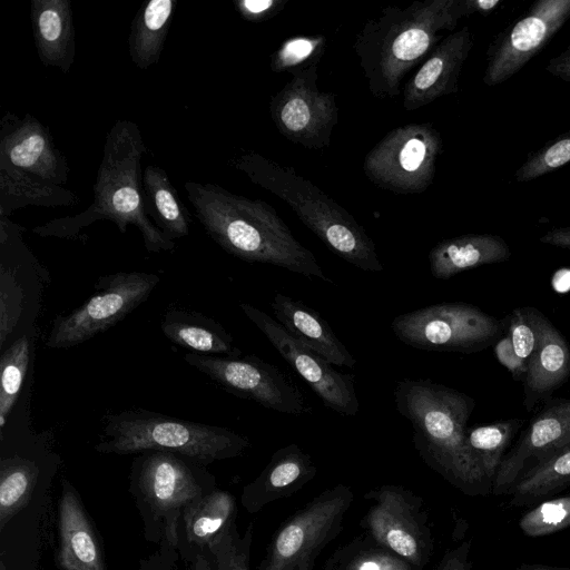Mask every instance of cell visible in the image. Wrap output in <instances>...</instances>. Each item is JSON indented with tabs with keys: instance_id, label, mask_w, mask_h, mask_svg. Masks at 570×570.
<instances>
[{
	"instance_id": "74e56055",
	"label": "cell",
	"mask_w": 570,
	"mask_h": 570,
	"mask_svg": "<svg viewBox=\"0 0 570 570\" xmlns=\"http://www.w3.org/2000/svg\"><path fill=\"white\" fill-rule=\"evenodd\" d=\"M539 314L517 312L511 321L510 331L497 346L499 360L511 371L527 370L539 337Z\"/></svg>"
},
{
	"instance_id": "7bdbcfd3",
	"label": "cell",
	"mask_w": 570,
	"mask_h": 570,
	"mask_svg": "<svg viewBox=\"0 0 570 570\" xmlns=\"http://www.w3.org/2000/svg\"><path fill=\"white\" fill-rule=\"evenodd\" d=\"M179 559L176 548L168 544H160V548L140 561L138 570H179L177 561Z\"/></svg>"
},
{
	"instance_id": "c3c4849f",
	"label": "cell",
	"mask_w": 570,
	"mask_h": 570,
	"mask_svg": "<svg viewBox=\"0 0 570 570\" xmlns=\"http://www.w3.org/2000/svg\"><path fill=\"white\" fill-rule=\"evenodd\" d=\"M513 570H570V568L564 567H551V566H544V564H521L520 567L513 569Z\"/></svg>"
},
{
	"instance_id": "ba28073f",
	"label": "cell",
	"mask_w": 570,
	"mask_h": 570,
	"mask_svg": "<svg viewBox=\"0 0 570 570\" xmlns=\"http://www.w3.org/2000/svg\"><path fill=\"white\" fill-rule=\"evenodd\" d=\"M353 500L352 488L342 483L314 497L275 531L258 570H313L343 530Z\"/></svg>"
},
{
	"instance_id": "2e32d148",
	"label": "cell",
	"mask_w": 570,
	"mask_h": 570,
	"mask_svg": "<svg viewBox=\"0 0 570 570\" xmlns=\"http://www.w3.org/2000/svg\"><path fill=\"white\" fill-rule=\"evenodd\" d=\"M570 19V0H539L514 23L493 38L482 77L498 86L518 73Z\"/></svg>"
},
{
	"instance_id": "7dc6e473",
	"label": "cell",
	"mask_w": 570,
	"mask_h": 570,
	"mask_svg": "<svg viewBox=\"0 0 570 570\" xmlns=\"http://www.w3.org/2000/svg\"><path fill=\"white\" fill-rule=\"evenodd\" d=\"M540 242L557 247L570 248V225L547 232L540 237Z\"/></svg>"
},
{
	"instance_id": "d590c367",
	"label": "cell",
	"mask_w": 570,
	"mask_h": 570,
	"mask_svg": "<svg viewBox=\"0 0 570 570\" xmlns=\"http://www.w3.org/2000/svg\"><path fill=\"white\" fill-rule=\"evenodd\" d=\"M31 355V338L17 337L0 358V428L3 429L22 390Z\"/></svg>"
},
{
	"instance_id": "277c9868",
	"label": "cell",
	"mask_w": 570,
	"mask_h": 570,
	"mask_svg": "<svg viewBox=\"0 0 570 570\" xmlns=\"http://www.w3.org/2000/svg\"><path fill=\"white\" fill-rule=\"evenodd\" d=\"M146 145L137 124L117 120L108 131L94 185V202L83 212L49 220L33 228L42 237L72 238L96 220L108 219L120 233L135 225L149 253L171 250L170 240L148 217L141 159Z\"/></svg>"
},
{
	"instance_id": "4316f807",
	"label": "cell",
	"mask_w": 570,
	"mask_h": 570,
	"mask_svg": "<svg viewBox=\"0 0 570 570\" xmlns=\"http://www.w3.org/2000/svg\"><path fill=\"white\" fill-rule=\"evenodd\" d=\"M161 331L169 341L189 353L240 356L230 334L214 320L197 313L171 309L164 316Z\"/></svg>"
},
{
	"instance_id": "ac0fdd59",
	"label": "cell",
	"mask_w": 570,
	"mask_h": 570,
	"mask_svg": "<svg viewBox=\"0 0 570 570\" xmlns=\"http://www.w3.org/2000/svg\"><path fill=\"white\" fill-rule=\"evenodd\" d=\"M570 444V401L540 413L504 455L492 482L494 494L510 493L522 473Z\"/></svg>"
},
{
	"instance_id": "f1b7e54d",
	"label": "cell",
	"mask_w": 570,
	"mask_h": 570,
	"mask_svg": "<svg viewBox=\"0 0 570 570\" xmlns=\"http://www.w3.org/2000/svg\"><path fill=\"white\" fill-rule=\"evenodd\" d=\"M176 4V0H149L134 17L129 56L139 69L146 70L159 61Z\"/></svg>"
},
{
	"instance_id": "7a4b0ae2",
	"label": "cell",
	"mask_w": 570,
	"mask_h": 570,
	"mask_svg": "<svg viewBox=\"0 0 570 570\" xmlns=\"http://www.w3.org/2000/svg\"><path fill=\"white\" fill-rule=\"evenodd\" d=\"M464 18L460 0L414 1L387 6L356 35L353 50L373 97L395 98L404 76L421 65Z\"/></svg>"
},
{
	"instance_id": "484cf974",
	"label": "cell",
	"mask_w": 570,
	"mask_h": 570,
	"mask_svg": "<svg viewBox=\"0 0 570 570\" xmlns=\"http://www.w3.org/2000/svg\"><path fill=\"white\" fill-rule=\"evenodd\" d=\"M511 255L505 240L492 234H466L443 239L429 253L430 271L438 279H449L464 271L499 263Z\"/></svg>"
},
{
	"instance_id": "60d3db41",
	"label": "cell",
	"mask_w": 570,
	"mask_h": 570,
	"mask_svg": "<svg viewBox=\"0 0 570 570\" xmlns=\"http://www.w3.org/2000/svg\"><path fill=\"white\" fill-rule=\"evenodd\" d=\"M570 163V129L542 148L531 153L519 167L514 177L525 183L547 175Z\"/></svg>"
},
{
	"instance_id": "f546056e",
	"label": "cell",
	"mask_w": 570,
	"mask_h": 570,
	"mask_svg": "<svg viewBox=\"0 0 570 570\" xmlns=\"http://www.w3.org/2000/svg\"><path fill=\"white\" fill-rule=\"evenodd\" d=\"M146 209L154 224L174 242L187 236L190 217L178 197L167 173L158 166L148 165L142 173Z\"/></svg>"
},
{
	"instance_id": "7c38bea8",
	"label": "cell",
	"mask_w": 570,
	"mask_h": 570,
	"mask_svg": "<svg viewBox=\"0 0 570 570\" xmlns=\"http://www.w3.org/2000/svg\"><path fill=\"white\" fill-rule=\"evenodd\" d=\"M391 328L404 344L425 351L470 352L494 337L495 320L465 303H442L396 316Z\"/></svg>"
},
{
	"instance_id": "f6af8a7d",
	"label": "cell",
	"mask_w": 570,
	"mask_h": 570,
	"mask_svg": "<svg viewBox=\"0 0 570 570\" xmlns=\"http://www.w3.org/2000/svg\"><path fill=\"white\" fill-rule=\"evenodd\" d=\"M544 69L550 75L570 82V45L559 55L551 58Z\"/></svg>"
},
{
	"instance_id": "603a6c76",
	"label": "cell",
	"mask_w": 570,
	"mask_h": 570,
	"mask_svg": "<svg viewBox=\"0 0 570 570\" xmlns=\"http://www.w3.org/2000/svg\"><path fill=\"white\" fill-rule=\"evenodd\" d=\"M23 228L9 217H0V350L18 330L26 304L21 279L33 255L22 240Z\"/></svg>"
},
{
	"instance_id": "d6986e66",
	"label": "cell",
	"mask_w": 570,
	"mask_h": 570,
	"mask_svg": "<svg viewBox=\"0 0 570 570\" xmlns=\"http://www.w3.org/2000/svg\"><path fill=\"white\" fill-rule=\"evenodd\" d=\"M473 47V35L468 27L448 35L406 82L403 108L406 111L428 106L434 100L459 90L462 67Z\"/></svg>"
},
{
	"instance_id": "ee69618b",
	"label": "cell",
	"mask_w": 570,
	"mask_h": 570,
	"mask_svg": "<svg viewBox=\"0 0 570 570\" xmlns=\"http://www.w3.org/2000/svg\"><path fill=\"white\" fill-rule=\"evenodd\" d=\"M471 540L463 541L459 546L448 550L435 570H470Z\"/></svg>"
},
{
	"instance_id": "5bb4252c",
	"label": "cell",
	"mask_w": 570,
	"mask_h": 570,
	"mask_svg": "<svg viewBox=\"0 0 570 570\" xmlns=\"http://www.w3.org/2000/svg\"><path fill=\"white\" fill-rule=\"evenodd\" d=\"M288 80L269 99L271 118L282 136L307 149L330 145L338 122L336 96L317 87V65L291 72Z\"/></svg>"
},
{
	"instance_id": "ffe728a7",
	"label": "cell",
	"mask_w": 570,
	"mask_h": 570,
	"mask_svg": "<svg viewBox=\"0 0 570 570\" xmlns=\"http://www.w3.org/2000/svg\"><path fill=\"white\" fill-rule=\"evenodd\" d=\"M316 473L309 454L296 443L288 444L278 449L257 478L244 487L240 503L247 512L256 513L301 491Z\"/></svg>"
},
{
	"instance_id": "6da1fadb",
	"label": "cell",
	"mask_w": 570,
	"mask_h": 570,
	"mask_svg": "<svg viewBox=\"0 0 570 570\" xmlns=\"http://www.w3.org/2000/svg\"><path fill=\"white\" fill-rule=\"evenodd\" d=\"M184 187L206 233L229 254L333 283L315 255L294 237L267 203L215 184L187 181Z\"/></svg>"
},
{
	"instance_id": "ab89813d",
	"label": "cell",
	"mask_w": 570,
	"mask_h": 570,
	"mask_svg": "<svg viewBox=\"0 0 570 570\" xmlns=\"http://www.w3.org/2000/svg\"><path fill=\"white\" fill-rule=\"evenodd\" d=\"M326 39L323 36H296L285 40L271 57V68L275 72H292L318 65L325 52Z\"/></svg>"
},
{
	"instance_id": "9a60e30c",
	"label": "cell",
	"mask_w": 570,
	"mask_h": 570,
	"mask_svg": "<svg viewBox=\"0 0 570 570\" xmlns=\"http://www.w3.org/2000/svg\"><path fill=\"white\" fill-rule=\"evenodd\" d=\"M239 307L326 407L346 416L358 413L360 403L353 375L335 370L330 362L295 338L264 311L246 303H242Z\"/></svg>"
},
{
	"instance_id": "4dcf8cb0",
	"label": "cell",
	"mask_w": 570,
	"mask_h": 570,
	"mask_svg": "<svg viewBox=\"0 0 570 570\" xmlns=\"http://www.w3.org/2000/svg\"><path fill=\"white\" fill-rule=\"evenodd\" d=\"M525 371L527 385L533 393L554 389L570 372V350L566 341L541 315L538 344Z\"/></svg>"
},
{
	"instance_id": "30bf717a",
	"label": "cell",
	"mask_w": 570,
	"mask_h": 570,
	"mask_svg": "<svg viewBox=\"0 0 570 570\" xmlns=\"http://www.w3.org/2000/svg\"><path fill=\"white\" fill-rule=\"evenodd\" d=\"M364 499L372 502L361 522L364 534L422 570L434 553L423 499L395 484L374 488Z\"/></svg>"
},
{
	"instance_id": "d6a6232c",
	"label": "cell",
	"mask_w": 570,
	"mask_h": 570,
	"mask_svg": "<svg viewBox=\"0 0 570 570\" xmlns=\"http://www.w3.org/2000/svg\"><path fill=\"white\" fill-rule=\"evenodd\" d=\"M39 476L33 460L19 455L0 461V529L29 502Z\"/></svg>"
},
{
	"instance_id": "52a82bcc",
	"label": "cell",
	"mask_w": 570,
	"mask_h": 570,
	"mask_svg": "<svg viewBox=\"0 0 570 570\" xmlns=\"http://www.w3.org/2000/svg\"><path fill=\"white\" fill-rule=\"evenodd\" d=\"M216 489L205 465L181 455L147 451L132 461L129 491L147 541L177 547L183 510Z\"/></svg>"
},
{
	"instance_id": "8992f818",
	"label": "cell",
	"mask_w": 570,
	"mask_h": 570,
	"mask_svg": "<svg viewBox=\"0 0 570 570\" xmlns=\"http://www.w3.org/2000/svg\"><path fill=\"white\" fill-rule=\"evenodd\" d=\"M104 433L107 439L96 445L100 453L164 451L205 466L214 461L239 456L249 446L246 436L232 430L146 410H129L108 416Z\"/></svg>"
},
{
	"instance_id": "8d00e7d4",
	"label": "cell",
	"mask_w": 570,
	"mask_h": 570,
	"mask_svg": "<svg viewBox=\"0 0 570 570\" xmlns=\"http://www.w3.org/2000/svg\"><path fill=\"white\" fill-rule=\"evenodd\" d=\"M520 424L515 420L500 421L466 430L468 445L491 483Z\"/></svg>"
},
{
	"instance_id": "3957f363",
	"label": "cell",
	"mask_w": 570,
	"mask_h": 570,
	"mask_svg": "<svg viewBox=\"0 0 570 570\" xmlns=\"http://www.w3.org/2000/svg\"><path fill=\"white\" fill-rule=\"evenodd\" d=\"M393 396L397 412L412 425L414 448L426 465L466 495L492 492L466 442L471 397L430 379L400 381Z\"/></svg>"
},
{
	"instance_id": "7402d4cb",
	"label": "cell",
	"mask_w": 570,
	"mask_h": 570,
	"mask_svg": "<svg viewBox=\"0 0 570 570\" xmlns=\"http://www.w3.org/2000/svg\"><path fill=\"white\" fill-rule=\"evenodd\" d=\"M236 515L235 497L217 488L183 510L176 550L186 567L205 553L226 529L236 523Z\"/></svg>"
},
{
	"instance_id": "f35d334b",
	"label": "cell",
	"mask_w": 570,
	"mask_h": 570,
	"mask_svg": "<svg viewBox=\"0 0 570 570\" xmlns=\"http://www.w3.org/2000/svg\"><path fill=\"white\" fill-rule=\"evenodd\" d=\"M519 527L528 537L549 535L570 527V493L541 501L524 513Z\"/></svg>"
},
{
	"instance_id": "d4e9b609",
	"label": "cell",
	"mask_w": 570,
	"mask_h": 570,
	"mask_svg": "<svg viewBox=\"0 0 570 570\" xmlns=\"http://www.w3.org/2000/svg\"><path fill=\"white\" fill-rule=\"evenodd\" d=\"M30 19L41 63L68 73L76 56L71 2L69 0H31Z\"/></svg>"
},
{
	"instance_id": "cb8c5ba5",
	"label": "cell",
	"mask_w": 570,
	"mask_h": 570,
	"mask_svg": "<svg viewBox=\"0 0 570 570\" xmlns=\"http://www.w3.org/2000/svg\"><path fill=\"white\" fill-rule=\"evenodd\" d=\"M271 308L288 333L332 365L352 368L356 364L355 357L317 311L279 292L275 293Z\"/></svg>"
},
{
	"instance_id": "44dd1931",
	"label": "cell",
	"mask_w": 570,
	"mask_h": 570,
	"mask_svg": "<svg viewBox=\"0 0 570 570\" xmlns=\"http://www.w3.org/2000/svg\"><path fill=\"white\" fill-rule=\"evenodd\" d=\"M58 531L57 563L61 570H106L98 534L68 480L62 481Z\"/></svg>"
},
{
	"instance_id": "bcb514c9",
	"label": "cell",
	"mask_w": 570,
	"mask_h": 570,
	"mask_svg": "<svg viewBox=\"0 0 570 570\" xmlns=\"http://www.w3.org/2000/svg\"><path fill=\"white\" fill-rule=\"evenodd\" d=\"M502 0H460L464 17L473 13L488 14L498 7Z\"/></svg>"
},
{
	"instance_id": "5b68a950",
	"label": "cell",
	"mask_w": 570,
	"mask_h": 570,
	"mask_svg": "<svg viewBox=\"0 0 570 570\" xmlns=\"http://www.w3.org/2000/svg\"><path fill=\"white\" fill-rule=\"evenodd\" d=\"M234 166L257 186L283 199L334 254L353 266L384 269L372 238L354 216L293 167L248 151Z\"/></svg>"
},
{
	"instance_id": "836d02e7",
	"label": "cell",
	"mask_w": 570,
	"mask_h": 570,
	"mask_svg": "<svg viewBox=\"0 0 570 570\" xmlns=\"http://www.w3.org/2000/svg\"><path fill=\"white\" fill-rule=\"evenodd\" d=\"M324 570H416L402 557L363 534L330 556Z\"/></svg>"
},
{
	"instance_id": "4fadbf2b",
	"label": "cell",
	"mask_w": 570,
	"mask_h": 570,
	"mask_svg": "<svg viewBox=\"0 0 570 570\" xmlns=\"http://www.w3.org/2000/svg\"><path fill=\"white\" fill-rule=\"evenodd\" d=\"M186 362L230 393L289 415L311 412L299 387L278 367L254 354L214 356L187 353Z\"/></svg>"
},
{
	"instance_id": "83f0119b",
	"label": "cell",
	"mask_w": 570,
	"mask_h": 570,
	"mask_svg": "<svg viewBox=\"0 0 570 570\" xmlns=\"http://www.w3.org/2000/svg\"><path fill=\"white\" fill-rule=\"evenodd\" d=\"M78 203L71 190L30 174L0 166V217L27 206L69 207Z\"/></svg>"
},
{
	"instance_id": "8fae6325",
	"label": "cell",
	"mask_w": 570,
	"mask_h": 570,
	"mask_svg": "<svg viewBox=\"0 0 570 570\" xmlns=\"http://www.w3.org/2000/svg\"><path fill=\"white\" fill-rule=\"evenodd\" d=\"M159 281L158 275L145 272L99 278L95 293L81 306L53 321L47 345L72 347L106 331L145 302Z\"/></svg>"
},
{
	"instance_id": "e575fe53",
	"label": "cell",
	"mask_w": 570,
	"mask_h": 570,
	"mask_svg": "<svg viewBox=\"0 0 570 570\" xmlns=\"http://www.w3.org/2000/svg\"><path fill=\"white\" fill-rule=\"evenodd\" d=\"M254 525L239 533L236 523L226 529L187 570H249Z\"/></svg>"
},
{
	"instance_id": "9c48e42d",
	"label": "cell",
	"mask_w": 570,
	"mask_h": 570,
	"mask_svg": "<svg viewBox=\"0 0 570 570\" xmlns=\"http://www.w3.org/2000/svg\"><path fill=\"white\" fill-rule=\"evenodd\" d=\"M442 151V136L431 124L403 125L375 144L363 170L370 181L393 194H421L432 185Z\"/></svg>"
},
{
	"instance_id": "e0dca14e",
	"label": "cell",
	"mask_w": 570,
	"mask_h": 570,
	"mask_svg": "<svg viewBox=\"0 0 570 570\" xmlns=\"http://www.w3.org/2000/svg\"><path fill=\"white\" fill-rule=\"evenodd\" d=\"M0 166L30 174L58 186L68 181L69 166L47 126L35 116L7 111L0 121Z\"/></svg>"
},
{
	"instance_id": "b9f144b4",
	"label": "cell",
	"mask_w": 570,
	"mask_h": 570,
	"mask_svg": "<svg viewBox=\"0 0 570 570\" xmlns=\"http://www.w3.org/2000/svg\"><path fill=\"white\" fill-rule=\"evenodd\" d=\"M287 0H236L235 10L246 21L262 22L278 14Z\"/></svg>"
},
{
	"instance_id": "1f68e13d",
	"label": "cell",
	"mask_w": 570,
	"mask_h": 570,
	"mask_svg": "<svg viewBox=\"0 0 570 570\" xmlns=\"http://www.w3.org/2000/svg\"><path fill=\"white\" fill-rule=\"evenodd\" d=\"M569 485L570 444L525 470L510 491V504L530 505Z\"/></svg>"
}]
</instances>
